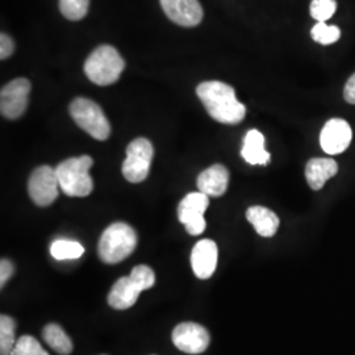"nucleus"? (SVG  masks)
Returning a JSON list of instances; mask_svg holds the SVG:
<instances>
[{"mask_svg":"<svg viewBox=\"0 0 355 355\" xmlns=\"http://www.w3.org/2000/svg\"><path fill=\"white\" fill-rule=\"evenodd\" d=\"M171 340L180 352L196 355L202 354L208 349L211 336L200 324L182 322L173 330Z\"/></svg>","mask_w":355,"mask_h":355,"instance_id":"10","label":"nucleus"},{"mask_svg":"<svg viewBox=\"0 0 355 355\" xmlns=\"http://www.w3.org/2000/svg\"><path fill=\"white\" fill-rule=\"evenodd\" d=\"M218 249L215 241L212 240H200L198 242L191 253V266L193 274L199 279H209L217 267Z\"/></svg>","mask_w":355,"mask_h":355,"instance_id":"13","label":"nucleus"},{"mask_svg":"<svg viewBox=\"0 0 355 355\" xmlns=\"http://www.w3.org/2000/svg\"><path fill=\"white\" fill-rule=\"evenodd\" d=\"M70 116L76 125L87 132L95 140L105 141L111 135V125L101 105L86 98H76L70 108Z\"/></svg>","mask_w":355,"mask_h":355,"instance_id":"5","label":"nucleus"},{"mask_svg":"<svg viewBox=\"0 0 355 355\" xmlns=\"http://www.w3.org/2000/svg\"><path fill=\"white\" fill-rule=\"evenodd\" d=\"M15 51V42L12 38L6 33L0 35V58L6 60L11 57Z\"/></svg>","mask_w":355,"mask_h":355,"instance_id":"27","label":"nucleus"},{"mask_svg":"<svg viewBox=\"0 0 355 355\" xmlns=\"http://www.w3.org/2000/svg\"><path fill=\"white\" fill-rule=\"evenodd\" d=\"M141 291L129 277L120 278L111 288L108 295V304L114 309L124 311L136 304Z\"/></svg>","mask_w":355,"mask_h":355,"instance_id":"16","label":"nucleus"},{"mask_svg":"<svg viewBox=\"0 0 355 355\" xmlns=\"http://www.w3.org/2000/svg\"><path fill=\"white\" fill-rule=\"evenodd\" d=\"M15 272V266L10 259H1L0 262V287L3 288Z\"/></svg>","mask_w":355,"mask_h":355,"instance_id":"28","label":"nucleus"},{"mask_svg":"<svg viewBox=\"0 0 355 355\" xmlns=\"http://www.w3.org/2000/svg\"><path fill=\"white\" fill-rule=\"evenodd\" d=\"M154 148L146 139H136L127 148V158L123 164V175L130 183L144 182L150 171Z\"/></svg>","mask_w":355,"mask_h":355,"instance_id":"6","label":"nucleus"},{"mask_svg":"<svg viewBox=\"0 0 355 355\" xmlns=\"http://www.w3.org/2000/svg\"><path fill=\"white\" fill-rule=\"evenodd\" d=\"M31 83L26 78L13 79L0 92V112L8 120H16L26 112Z\"/></svg>","mask_w":355,"mask_h":355,"instance_id":"9","label":"nucleus"},{"mask_svg":"<svg viewBox=\"0 0 355 355\" xmlns=\"http://www.w3.org/2000/svg\"><path fill=\"white\" fill-rule=\"evenodd\" d=\"M196 94L209 116L221 124H239L246 114V107L237 101L233 87L224 82H203L198 86Z\"/></svg>","mask_w":355,"mask_h":355,"instance_id":"1","label":"nucleus"},{"mask_svg":"<svg viewBox=\"0 0 355 355\" xmlns=\"http://www.w3.org/2000/svg\"><path fill=\"white\" fill-rule=\"evenodd\" d=\"M89 0H60V10L67 20L78 21L89 12Z\"/></svg>","mask_w":355,"mask_h":355,"instance_id":"22","label":"nucleus"},{"mask_svg":"<svg viewBox=\"0 0 355 355\" xmlns=\"http://www.w3.org/2000/svg\"><path fill=\"white\" fill-rule=\"evenodd\" d=\"M229 184V171L225 166L216 164L204 170L198 178V189L208 196L220 198L223 196Z\"/></svg>","mask_w":355,"mask_h":355,"instance_id":"14","label":"nucleus"},{"mask_svg":"<svg viewBox=\"0 0 355 355\" xmlns=\"http://www.w3.org/2000/svg\"><path fill=\"white\" fill-rule=\"evenodd\" d=\"M85 253V248L76 241L70 240H57L51 246V254L57 261L78 259Z\"/></svg>","mask_w":355,"mask_h":355,"instance_id":"20","label":"nucleus"},{"mask_svg":"<svg viewBox=\"0 0 355 355\" xmlns=\"http://www.w3.org/2000/svg\"><path fill=\"white\" fill-rule=\"evenodd\" d=\"M103 355H104V354H103Z\"/></svg>","mask_w":355,"mask_h":355,"instance_id":"30","label":"nucleus"},{"mask_svg":"<svg viewBox=\"0 0 355 355\" xmlns=\"http://www.w3.org/2000/svg\"><path fill=\"white\" fill-rule=\"evenodd\" d=\"M209 205V196L203 192H191L178 205V218L191 236L202 234L207 223L204 214Z\"/></svg>","mask_w":355,"mask_h":355,"instance_id":"7","label":"nucleus"},{"mask_svg":"<svg viewBox=\"0 0 355 355\" xmlns=\"http://www.w3.org/2000/svg\"><path fill=\"white\" fill-rule=\"evenodd\" d=\"M42 337L44 341L48 343L55 353L61 355L73 353V341L58 324H48L42 330Z\"/></svg>","mask_w":355,"mask_h":355,"instance_id":"19","label":"nucleus"},{"mask_svg":"<svg viewBox=\"0 0 355 355\" xmlns=\"http://www.w3.org/2000/svg\"><path fill=\"white\" fill-rule=\"evenodd\" d=\"M129 278L139 287V290H140L141 292L146 291V290L152 288L153 286H154V283H155L154 271H153L150 267L145 266V265L135 267V268L130 271Z\"/></svg>","mask_w":355,"mask_h":355,"instance_id":"25","label":"nucleus"},{"mask_svg":"<svg viewBox=\"0 0 355 355\" xmlns=\"http://www.w3.org/2000/svg\"><path fill=\"white\" fill-rule=\"evenodd\" d=\"M352 137V128L347 121L343 119H331L321 130L320 144L322 150L327 154L336 155L345 152L349 148Z\"/></svg>","mask_w":355,"mask_h":355,"instance_id":"11","label":"nucleus"},{"mask_svg":"<svg viewBox=\"0 0 355 355\" xmlns=\"http://www.w3.org/2000/svg\"><path fill=\"white\" fill-rule=\"evenodd\" d=\"M312 38L321 45H331L341 37V31L336 26H328L325 21H318L312 28Z\"/></svg>","mask_w":355,"mask_h":355,"instance_id":"23","label":"nucleus"},{"mask_svg":"<svg viewBox=\"0 0 355 355\" xmlns=\"http://www.w3.org/2000/svg\"><path fill=\"white\" fill-rule=\"evenodd\" d=\"M16 321L10 316H0V355H11L16 345Z\"/></svg>","mask_w":355,"mask_h":355,"instance_id":"21","label":"nucleus"},{"mask_svg":"<svg viewBox=\"0 0 355 355\" xmlns=\"http://www.w3.org/2000/svg\"><path fill=\"white\" fill-rule=\"evenodd\" d=\"M125 62L111 45H101L92 51L85 64V73L98 86L114 85L124 71Z\"/></svg>","mask_w":355,"mask_h":355,"instance_id":"4","label":"nucleus"},{"mask_svg":"<svg viewBox=\"0 0 355 355\" xmlns=\"http://www.w3.org/2000/svg\"><path fill=\"white\" fill-rule=\"evenodd\" d=\"M11 355H49L32 336L20 337L13 347Z\"/></svg>","mask_w":355,"mask_h":355,"instance_id":"24","label":"nucleus"},{"mask_svg":"<svg viewBox=\"0 0 355 355\" xmlns=\"http://www.w3.org/2000/svg\"><path fill=\"white\" fill-rule=\"evenodd\" d=\"M94 159L89 155L69 158L55 167L60 189L64 195L71 198L89 196L94 190V180L89 175V168Z\"/></svg>","mask_w":355,"mask_h":355,"instance_id":"2","label":"nucleus"},{"mask_svg":"<svg viewBox=\"0 0 355 355\" xmlns=\"http://www.w3.org/2000/svg\"><path fill=\"white\" fill-rule=\"evenodd\" d=\"M60 182L57 178L55 168L51 166L37 167L28 182V192L33 203L38 207H48L58 198Z\"/></svg>","mask_w":355,"mask_h":355,"instance_id":"8","label":"nucleus"},{"mask_svg":"<svg viewBox=\"0 0 355 355\" xmlns=\"http://www.w3.org/2000/svg\"><path fill=\"white\" fill-rule=\"evenodd\" d=\"M241 155L250 165L266 166L268 164L271 157L270 153L265 149V137L259 130L252 129L246 133L243 139Z\"/></svg>","mask_w":355,"mask_h":355,"instance_id":"17","label":"nucleus"},{"mask_svg":"<svg viewBox=\"0 0 355 355\" xmlns=\"http://www.w3.org/2000/svg\"><path fill=\"white\" fill-rule=\"evenodd\" d=\"M337 10L336 0H312L309 11L315 20L327 21L334 15Z\"/></svg>","mask_w":355,"mask_h":355,"instance_id":"26","label":"nucleus"},{"mask_svg":"<svg viewBox=\"0 0 355 355\" xmlns=\"http://www.w3.org/2000/svg\"><path fill=\"white\" fill-rule=\"evenodd\" d=\"M338 173V165L330 158H313L305 167V178L312 190H321L330 178Z\"/></svg>","mask_w":355,"mask_h":355,"instance_id":"15","label":"nucleus"},{"mask_svg":"<svg viewBox=\"0 0 355 355\" xmlns=\"http://www.w3.org/2000/svg\"><path fill=\"white\" fill-rule=\"evenodd\" d=\"M246 218L262 237H272L279 228V217L271 209L261 205L250 207L246 211Z\"/></svg>","mask_w":355,"mask_h":355,"instance_id":"18","label":"nucleus"},{"mask_svg":"<svg viewBox=\"0 0 355 355\" xmlns=\"http://www.w3.org/2000/svg\"><path fill=\"white\" fill-rule=\"evenodd\" d=\"M137 246L135 229L125 223H114L103 232L98 245L99 258L104 263L114 265L127 259Z\"/></svg>","mask_w":355,"mask_h":355,"instance_id":"3","label":"nucleus"},{"mask_svg":"<svg viewBox=\"0 0 355 355\" xmlns=\"http://www.w3.org/2000/svg\"><path fill=\"white\" fill-rule=\"evenodd\" d=\"M161 7L178 26L191 28L203 20V7L199 0H161Z\"/></svg>","mask_w":355,"mask_h":355,"instance_id":"12","label":"nucleus"},{"mask_svg":"<svg viewBox=\"0 0 355 355\" xmlns=\"http://www.w3.org/2000/svg\"><path fill=\"white\" fill-rule=\"evenodd\" d=\"M343 96H345L346 102L355 104V74L349 78L345 89H343Z\"/></svg>","mask_w":355,"mask_h":355,"instance_id":"29","label":"nucleus"}]
</instances>
